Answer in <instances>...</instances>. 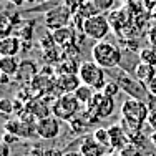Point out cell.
Segmentation results:
<instances>
[{
  "instance_id": "6da1fadb",
  "label": "cell",
  "mask_w": 156,
  "mask_h": 156,
  "mask_svg": "<svg viewBox=\"0 0 156 156\" xmlns=\"http://www.w3.org/2000/svg\"><path fill=\"white\" fill-rule=\"evenodd\" d=\"M150 106L146 101L136 98H128L121 105V121L120 125L128 131V135L141 131V126L148 120Z\"/></svg>"
},
{
  "instance_id": "7a4b0ae2",
  "label": "cell",
  "mask_w": 156,
  "mask_h": 156,
  "mask_svg": "<svg viewBox=\"0 0 156 156\" xmlns=\"http://www.w3.org/2000/svg\"><path fill=\"white\" fill-rule=\"evenodd\" d=\"M91 60L105 70H115L123 62V51L116 43L110 40H101L95 42V45L91 47Z\"/></svg>"
},
{
  "instance_id": "3957f363",
  "label": "cell",
  "mask_w": 156,
  "mask_h": 156,
  "mask_svg": "<svg viewBox=\"0 0 156 156\" xmlns=\"http://www.w3.org/2000/svg\"><path fill=\"white\" fill-rule=\"evenodd\" d=\"M81 110H83V106L75 98L73 93L60 95L51 103V115L55 118H58L60 121H70L72 118L78 116L81 113Z\"/></svg>"
},
{
  "instance_id": "277c9868",
  "label": "cell",
  "mask_w": 156,
  "mask_h": 156,
  "mask_svg": "<svg viewBox=\"0 0 156 156\" xmlns=\"http://www.w3.org/2000/svg\"><path fill=\"white\" fill-rule=\"evenodd\" d=\"M113 76H115V81L120 83L121 90L129 95V98H136V100H141V101H146V103H148V100L153 98L150 95V91H148L146 85H143L140 80H136L126 70H118L116 73H113Z\"/></svg>"
},
{
  "instance_id": "5b68a950",
  "label": "cell",
  "mask_w": 156,
  "mask_h": 156,
  "mask_svg": "<svg viewBox=\"0 0 156 156\" xmlns=\"http://www.w3.org/2000/svg\"><path fill=\"white\" fill-rule=\"evenodd\" d=\"M78 78L83 85L91 87L95 91H101L103 87L106 85V73L105 68L96 65L93 60L81 62L78 68Z\"/></svg>"
},
{
  "instance_id": "8992f818",
  "label": "cell",
  "mask_w": 156,
  "mask_h": 156,
  "mask_svg": "<svg viewBox=\"0 0 156 156\" xmlns=\"http://www.w3.org/2000/svg\"><path fill=\"white\" fill-rule=\"evenodd\" d=\"M110 30H111V23L108 18L105 15H101V13H95V15L83 20L81 33L87 38H91L95 42H101V40H106Z\"/></svg>"
},
{
  "instance_id": "52a82bcc",
  "label": "cell",
  "mask_w": 156,
  "mask_h": 156,
  "mask_svg": "<svg viewBox=\"0 0 156 156\" xmlns=\"http://www.w3.org/2000/svg\"><path fill=\"white\" fill-rule=\"evenodd\" d=\"M72 17H73V10H70V7L58 5V7H53V9L48 10L45 13V17H43V20H45V27L48 30L55 32L58 28L68 27V23L72 22L70 20Z\"/></svg>"
},
{
  "instance_id": "ba28073f",
  "label": "cell",
  "mask_w": 156,
  "mask_h": 156,
  "mask_svg": "<svg viewBox=\"0 0 156 156\" xmlns=\"http://www.w3.org/2000/svg\"><path fill=\"white\" fill-rule=\"evenodd\" d=\"M85 108L90 110L93 115H96L100 120H105V118H110L115 113V98L106 96L101 91H96L90 105L85 106Z\"/></svg>"
},
{
  "instance_id": "9c48e42d",
  "label": "cell",
  "mask_w": 156,
  "mask_h": 156,
  "mask_svg": "<svg viewBox=\"0 0 156 156\" xmlns=\"http://www.w3.org/2000/svg\"><path fill=\"white\" fill-rule=\"evenodd\" d=\"M60 120L55 118L53 115L37 121L35 125V135L40 140H55L60 135Z\"/></svg>"
},
{
  "instance_id": "30bf717a",
  "label": "cell",
  "mask_w": 156,
  "mask_h": 156,
  "mask_svg": "<svg viewBox=\"0 0 156 156\" xmlns=\"http://www.w3.org/2000/svg\"><path fill=\"white\" fill-rule=\"evenodd\" d=\"M3 131L13 133L18 138H30L33 133H35V125L27 123V121H23L22 118H12V120L5 121Z\"/></svg>"
},
{
  "instance_id": "8fae6325",
  "label": "cell",
  "mask_w": 156,
  "mask_h": 156,
  "mask_svg": "<svg viewBox=\"0 0 156 156\" xmlns=\"http://www.w3.org/2000/svg\"><path fill=\"white\" fill-rule=\"evenodd\" d=\"M108 131H110V148L111 150L121 151V150H125L128 144H131L128 131H126L121 125H111L108 128Z\"/></svg>"
},
{
  "instance_id": "7c38bea8",
  "label": "cell",
  "mask_w": 156,
  "mask_h": 156,
  "mask_svg": "<svg viewBox=\"0 0 156 156\" xmlns=\"http://www.w3.org/2000/svg\"><path fill=\"white\" fill-rule=\"evenodd\" d=\"M55 83H57L55 90H58L62 95H66V93H75V90L81 85V81L76 73H63L55 80Z\"/></svg>"
},
{
  "instance_id": "4fadbf2b",
  "label": "cell",
  "mask_w": 156,
  "mask_h": 156,
  "mask_svg": "<svg viewBox=\"0 0 156 156\" xmlns=\"http://www.w3.org/2000/svg\"><path fill=\"white\" fill-rule=\"evenodd\" d=\"M80 151L83 156H106L108 153V148L103 146L101 143H98L93 136H88V138H83L80 143Z\"/></svg>"
},
{
  "instance_id": "5bb4252c",
  "label": "cell",
  "mask_w": 156,
  "mask_h": 156,
  "mask_svg": "<svg viewBox=\"0 0 156 156\" xmlns=\"http://www.w3.org/2000/svg\"><path fill=\"white\" fill-rule=\"evenodd\" d=\"M37 73H38L37 63L30 60H23L20 62V68H18L15 75V81H18V83H32L33 78L37 76Z\"/></svg>"
},
{
  "instance_id": "9a60e30c",
  "label": "cell",
  "mask_w": 156,
  "mask_h": 156,
  "mask_svg": "<svg viewBox=\"0 0 156 156\" xmlns=\"http://www.w3.org/2000/svg\"><path fill=\"white\" fill-rule=\"evenodd\" d=\"M51 37H53V42L57 47H62V48H66L70 45H73L76 40V33L72 27H63V28H58V30L51 32Z\"/></svg>"
},
{
  "instance_id": "2e32d148",
  "label": "cell",
  "mask_w": 156,
  "mask_h": 156,
  "mask_svg": "<svg viewBox=\"0 0 156 156\" xmlns=\"http://www.w3.org/2000/svg\"><path fill=\"white\" fill-rule=\"evenodd\" d=\"M22 40L18 37L7 35L3 38H0V57H17V53L20 51Z\"/></svg>"
},
{
  "instance_id": "e0dca14e",
  "label": "cell",
  "mask_w": 156,
  "mask_h": 156,
  "mask_svg": "<svg viewBox=\"0 0 156 156\" xmlns=\"http://www.w3.org/2000/svg\"><path fill=\"white\" fill-rule=\"evenodd\" d=\"M131 75L135 76L136 80H140L143 85H148L156 76V66L140 62V63H136L135 68L131 70Z\"/></svg>"
},
{
  "instance_id": "ac0fdd59",
  "label": "cell",
  "mask_w": 156,
  "mask_h": 156,
  "mask_svg": "<svg viewBox=\"0 0 156 156\" xmlns=\"http://www.w3.org/2000/svg\"><path fill=\"white\" fill-rule=\"evenodd\" d=\"M28 113L35 116V120H42L51 115V105L43 103V98H37L35 101H32V105H28Z\"/></svg>"
},
{
  "instance_id": "d6986e66",
  "label": "cell",
  "mask_w": 156,
  "mask_h": 156,
  "mask_svg": "<svg viewBox=\"0 0 156 156\" xmlns=\"http://www.w3.org/2000/svg\"><path fill=\"white\" fill-rule=\"evenodd\" d=\"M20 68V60L17 57H0V73L7 76H15Z\"/></svg>"
},
{
  "instance_id": "ffe728a7",
  "label": "cell",
  "mask_w": 156,
  "mask_h": 156,
  "mask_svg": "<svg viewBox=\"0 0 156 156\" xmlns=\"http://www.w3.org/2000/svg\"><path fill=\"white\" fill-rule=\"evenodd\" d=\"M95 93H96V91H95L91 87H88V85H83V83H81L80 87H78L76 90H75V93H73V95H75V98L81 103V106L85 108V106L90 105V101L93 100Z\"/></svg>"
},
{
  "instance_id": "44dd1931",
  "label": "cell",
  "mask_w": 156,
  "mask_h": 156,
  "mask_svg": "<svg viewBox=\"0 0 156 156\" xmlns=\"http://www.w3.org/2000/svg\"><path fill=\"white\" fill-rule=\"evenodd\" d=\"M138 58H140V62L156 66V47L150 45V47L141 48V50H140V55H138Z\"/></svg>"
},
{
  "instance_id": "7402d4cb",
  "label": "cell",
  "mask_w": 156,
  "mask_h": 156,
  "mask_svg": "<svg viewBox=\"0 0 156 156\" xmlns=\"http://www.w3.org/2000/svg\"><path fill=\"white\" fill-rule=\"evenodd\" d=\"M66 123H68V129L73 133V135H81V133L87 129V126H88V125L83 121V118H81L80 115H78V116H75V118H72V120L66 121Z\"/></svg>"
},
{
  "instance_id": "603a6c76",
  "label": "cell",
  "mask_w": 156,
  "mask_h": 156,
  "mask_svg": "<svg viewBox=\"0 0 156 156\" xmlns=\"http://www.w3.org/2000/svg\"><path fill=\"white\" fill-rule=\"evenodd\" d=\"M91 136H93L98 143H101L103 146H106L110 150V131H108V128H96Z\"/></svg>"
},
{
  "instance_id": "cb8c5ba5",
  "label": "cell",
  "mask_w": 156,
  "mask_h": 156,
  "mask_svg": "<svg viewBox=\"0 0 156 156\" xmlns=\"http://www.w3.org/2000/svg\"><path fill=\"white\" fill-rule=\"evenodd\" d=\"M120 91H121L120 83H118V81H115V80H110V81H106V85L103 87L101 93H105L106 96H111V98H116Z\"/></svg>"
},
{
  "instance_id": "d4e9b609",
  "label": "cell",
  "mask_w": 156,
  "mask_h": 156,
  "mask_svg": "<svg viewBox=\"0 0 156 156\" xmlns=\"http://www.w3.org/2000/svg\"><path fill=\"white\" fill-rule=\"evenodd\" d=\"M0 113L2 115H12L15 113V110H13V101L9 98H0Z\"/></svg>"
},
{
  "instance_id": "484cf974",
  "label": "cell",
  "mask_w": 156,
  "mask_h": 156,
  "mask_svg": "<svg viewBox=\"0 0 156 156\" xmlns=\"http://www.w3.org/2000/svg\"><path fill=\"white\" fill-rule=\"evenodd\" d=\"M22 138H18L17 135H13V133H9V131H3L2 133V141L3 143H7L10 146V144H15V143H18Z\"/></svg>"
},
{
  "instance_id": "4316f807",
  "label": "cell",
  "mask_w": 156,
  "mask_h": 156,
  "mask_svg": "<svg viewBox=\"0 0 156 156\" xmlns=\"http://www.w3.org/2000/svg\"><path fill=\"white\" fill-rule=\"evenodd\" d=\"M146 38H148V42H150V45H153V47H156V23L153 25V27L148 30V33H146Z\"/></svg>"
},
{
  "instance_id": "83f0119b",
  "label": "cell",
  "mask_w": 156,
  "mask_h": 156,
  "mask_svg": "<svg viewBox=\"0 0 156 156\" xmlns=\"http://www.w3.org/2000/svg\"><path fill=\"white\" fill-rule=\"evenodd\" d=\"M146 121H148V125H150L151 128L156 131V108H151L150 110V115H148V120Z\"/></svg>"
},
{
  "instance_id": "f1b7e54d",
  "label": "cell",
  "mask_w": 156,
  "mask_h": 156,
  "mask_svg": "<svg viewBox=\"0 0 156 156\" xmlns=\"http://www.w3.org/2000/svg\"><path fill=\"white\" fill-rule=\"evenodd\" d=\"M10 153H12V150H10L9 144L0 141V156H10Z\"/></svg>"
},
{
  "instance_id": "f546056e",
  "label": "cell",
  "mask_w": 156,
  "mask_h": 156,
  "mask_svg": "<svg viewBox=\"0 0 156 156\" xmlns=\"http://www.w3.org/2000/svg\"><path fill=\"white\" fill-rule=\"evenodd\" d=\"M43 156H63V153L57 148H48V150H43Z\"/></svg>"
},
{
  "instance_id": "4dcf8cb0",
  "label": "cell",
  "mask_w": 156,
  "mask_h": 156,
  "mask_svg": "<svg viewBox=\"0 0 156 156\" xmlns=\"http://www.w3.org/2000/svg\"><path fill=\"white\" fill-rule=\"evenodd\" d=\"M146 88H148V91H150V95L153 96V98H156V76L146 85Z\"/></svg>"
},
{
  "instance_id": "1f68e13d",
  "label": "cell",
  "mask_w": 156,
  "mask_h": 156,
  "mask_svg": "<svg viewBox=\"0 0 156 156\" xmlns=\"http://www.w3.org/2000/svg\"><path fill=\"white\" fill-rule=\"evenodd\" d=\"M10 81V76L3 75V73H0V85H7Z\"/></svg>"
},
{
  "instance_id": "d6a6232c",
  "label": "cell",
  "mask_w": 156,
  "mask_h": 156,
  "mask_svg": "<svg viewBox=\"0 0 156 156\" xmlns=\"http://www.w3.org/2000/svg\"><path fill=\"white\" fill-rule=\"evenodd\" d=\"M63 156H83V154H81L80 151H65Z\"/></svg>"
},
{
  "instance_id": "836d02e7",
  "label": "cell",
  "mask_w": 156,
  "mask_h": 156,
  "mask_svg": "<svg viewBox=\"0 0 156 156\" xmlns=\"http://www.w3.org/2000/svg\"><path fill=\"white\" fill-rule=\"evenodd\" d=\"M144 3H146V7H150V9H154L156 7V0H143Z\"/></svg>"
},
{
  "instance_id": "e575fe53",
  "label": "cell",
  "mask_w": 156,
  "mask_h": 156,
  "mask_svg": "<svg viewBox=\"0 0 156 156\" xmlns=\"http://www.w3.org/2000/svg\"><path fill=\"white\" fill-rule=\"evenodd\" d=\"M151 143L156 146V131H153V135H151Z\"/></svg>"
},
{
  "instance_id": "d590c367",
  "label": "cell",
  "mask_w": 156,
  "mask_h": 156,
  "mask_svg": "<svg viewBox=\"0 0 156 156\" xmlns=\"http://www.w3.org/2000/svg\"><path fill=\"white\" fill-rule=\"evenodd\" d=\"M151 15H153V20L156 22V7H154V9H153V13H151Z\"/></svg>"
},
{
  "instance_id": "8d00e7d4",
  "label": "cell",
  "mask_w": 156,
  "mask_h": 156,
  "mask_svg": "<svg viewBox=\"0 0 156 156\" xmlns=\"http://www.w3.org/2000/svg\"><path fill=\"white\" fill-rule=\"evenodd\" d=\"M27 156H33V154H27Z\"/></svg>"
}]
</instances>
